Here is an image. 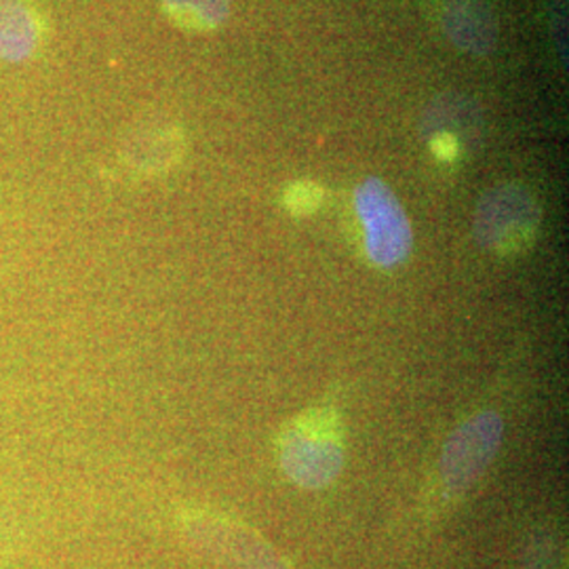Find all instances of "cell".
I'll use <instances>...</instances> for the list:
<instances>
[{"instance_id":"6da1fadb","label":"cell","mask_w":569,"mask_h":569,"mask_svg":"<svg viewBox=\"0 0 569 569\" xmlns=\"http://www.w3.org/2000/svg\"><path fill=\"white\" fill-rule=\"evenodd\" d=\"M284 475L302 489L331 486L345 468V441L338 418L329 411H306L279 437Z\"/></svg>"},{"instance_id":"7a4b0ae2","label":"cell","mask_w":569,"mask_h":569,"mask_svg":"<svg viewBox=\"0 0 569 569\" xmlns=\"http://www.w3.org/2000/svg\"><path fill=\"white\" fill-rule=\"evenodd\" d=\"M542 207L523 183L489 188L475 209V239L496 256H519L538 239Z\"/></svg>"},{"instance_id":"3957f363","label":"cell","mask_w":569,"mask_h":569,"mask_svg":"<svg viewBox=\"0 0 569 569\" xmlns=\"http://www.w3.org/2000/svg\"><path fill=\"white\" fill-rule=\"evenodd\" d=\"M357 216L366 234L367 258L380 268L406 262L413 232L403 204L380 178H367L355 192Z\"/></svg>"},{"instance_id":"277c9868","label":"cell","mask_w":569,"mask_h":569,"mask_svg":"<svg viewBox=\"0 0 569 569\" xmlns=\"http://www.w3.org/2000/svg\"><path fill=\"white\" fill-rule=\"evenodd\" d=\"M505 437V420L498 411H479L449 435L441 453L439 475L449 493H465L488 470Z\"/></svg>"},{"instance_id":"5b68a950","label":"cell","mask_w":569,"mask_h":569,"mask_svg":"<svg viewBox=\"0 0 569 569\" xmlns=\"http://www.w3.org/2000/svg\"><path fill=\"white\" fill-rule=\"evenodd\" d=\"M190 526L204 549L232 569H291L279 550L237 519L204 512Z\"/></svg>"},{"instance_id":"8992f818","label":"cell","mask_w":569,"mask_h":569,"mask_svg":"<svg viewBox=\"0 0 569 569\" xmlns=\"http://www.w3.org/2000/svg\"><path fill=\"white\" fill-rule=\"evenodd\" d=\"M441 23L449 41L472 56H489L498 44V21L488 0H441Z\"/></svg>"},{"instance_id":"52a82bcc","label":"cell","mask_w":569,"mask_h":569,"mask_svg":"<svg viewBox=\"0 0 569 569\" xmlns=\"http://www.w3.org/2000/svg\"><path fill=\"white\" fill-rule=\"evenodd\" d=\"M182 152V133L176 127L148 124L127 140L122 157L133 171L154 176L178 163Z\"/></svg>"},{"instance_id":"ba28073f","label":"cell","mask_w":569,"mask_h":569,"mask_svg":"<svg viewBox=\"0 0 569 569\" xmlns=\"http://www.w3.org/2000/svg\"><path fill=\"white\" fill-rule=\"evenodd\" d=\"M39 16L26 0H0V60L28 61L41 47Z\"/></svg>"},{"instance_id":"9c48e42d","label":"cell","mask_w":569,"mask_h":569,"mask_svg":"<svg viewBox=\"0 0 569 569\" xmlns=\"http://www.w3.org/2000/svg\"><path fill=\"white\" fill-rule=\"evenodd\" d=\"M428 138L449 136L462 148L477 142L479 133V112L465 98H443L432 103L427 119Z\"/></svg>"},{"instance_id":"30bf717a","label":"cell","mask_w":569,"mask_h":569,"mask_svg":"<svg viewBox=\"0 0 569 569\" xmlns=\"http://www.w3.org/2000/svg\"><path fill=\"white\" fill-rule=\"evenodd\" d=\"M164 16L190 32H211L224 26L230 0H161Z\"/></svg>"},{"instance_id":"8fae6325","label":"cell","mask_w":569,"mask_h":569,"mask_svg":"<svg viewBox=\"0 0 569 569\" xmlns=\"http://www.w3.org/2000/svg\"><path fill=\"white\" fill-rule=\"evenodd\" d=\"M283 203L293 216H310L323 203V188L315 182L291 183L284 190Z\"/></svg>"},{"instance_id":"7c38bea8","label":"cell","mask_w":569,"mask_h":569,"mask_svg":"<svg viewBox=\"0 0 569 569\" xmlns=\"http://www.w3.org/2000/svg\"><path fill=\"white\" fill-rule=\"evenodd\" d=\"M561 547L550 538H540L526 552L523 569H561Z\"/></svg>"},{"instance_id":"4fadbf2b","label":"cell","mask_w":569,"mask_h":569,"mask_svg":"<svg viewBox=\"0 0 569 569\" xmlns=\"http://www.w3.org/2000/svg\"><path fill=\"white\" fill-rule=\"evenodd\" d=\"M428 143H430L432 154H435L439 161H443V163L458 161L460 154H462V150H465L460 143L456 142L453 138H449V136H430Z\"/></svg>"}]
</instances>
